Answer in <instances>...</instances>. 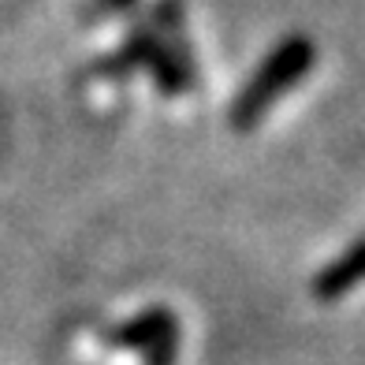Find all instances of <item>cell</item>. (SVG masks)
I'll return each mask as SVG.
<instances>
[{
	"mask_svg": "<svg viewBox=\"0 0 365 365\" xmlns=\"http://www.w3.org/2000/svg\"><path fill=\"white\" fill-rule=\"evenodd\" d=\"M358 284H365V239H358L351 250H343L336 261L313 276V294L321 302H331V298H343L346 291H354Z\"/></svg>",
	"mask_w": 365,
	"mask_h": 365,
	"instance_id": "cell-4",
	"label": "cell"
},
{
	"mask_svg": "<svg viewBox=\"0 0 365 365\" xmlns=\"http://www.w3.org/2000/svg\"><path fill=\"white\" fill-rule=\"evenodd\" d=\"M108 343L123 346V351H138L145 358V365H172L175 351H179V321H175L172 309L149 306L138 317H130L120 328H112Z\"/></svg>",
	"mask_w": 365,
	"mask_h": 365,
	"instance_id": "cell-3",
	"label": "cell"
},
{
	"mask_svg": "<svg viewBox=\"0 0 365 365\" xmlns=\"http://www.w3.org/2000/svg\"><path fill=\"white\" fill-rule=\"evenodd\" d=\"M115 63H120V68H130V63L145 68L164 93H182V90L194 86V63H190L187 56H179L153 26L138 30V34H130V41L120 48Z\"/></svg>",
	"mask_w": 365,
	"mask_h": 365,
	"instance_id": "cell-2",
	"label": "cell"
},
{
	"mask_svg": "<svg viewBox=\"0 0 365 365\" xmlns=\"http://www.w3.org/2000/svg\"><path fill=\"white\" fill-rule=\"evenodd\" d=\"M317 60V45L306 34H287L269 56L257 63V71L242 86V93L231 105V123L239 130H250L264 112H269L279 97H284L294 82H302Z\"/></svg>",
	"mask_w": 365,
	"mask_h": 365,
	"instance_id": "cell-1",
	"label": "cell"
},
{
	"mask_svg": "<svg viewBox=\"0 0 365 365\" xmlns=\"http://www.w3.org/2000/svg\"><path fill=\"white\" fill-rule=\"evenodd\" d=\"M108 4H112V8H120V11H127L130 4H135V0H108Z\"/></svg>",
	"mask_w": 365,
	"mask_h": 365,
	"instance_id": "cell-5",
	"label": "cell"
}]
</instances>
